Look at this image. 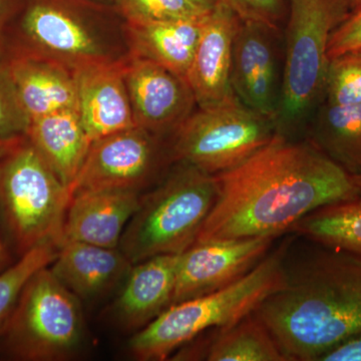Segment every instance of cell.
Returning <instances> with one entry per match:
<instances>
[{
    "instance_id": "obj_1",
    "label": "cell",
    "mask_w": 361,
    "mask_h": 361,
    "mask_svg": "<svg viewBox=\"0 0 361 361\" xmlns=\"http://www.w3.org/2000/svg\"><path fill=\"white\" fill-rule=\"evenodd\" d=\"M215 179L217 199L196 242L277 238L316 209L361 196L353 176L312 142L279 134Z\"/></svg>"
},
{
    "instance_id": "obj_2",
    "label": "cell",
    "mask_w": 361,
    "mask_h": 361,
    "mask_svg": "<svg viewBox=\"0 0 361 361\" xmlns=\"http://www.w3.org/2000/svg\"><path fill=\"white\" fill-rule=\"evenodd\" d=\"M291 240L283 286L255 313L287 361H319L361 334V256L310 239L307 249L297 254Z\"/></svg>"
},
{
    "instance_id": "obj_3",
    "label": "cell",
    "mask_w": 361,
    "mask_h": 361,
    "mask_svg": "<svg viewBox=\"0 0 361 361\" xmlns=\"http://www.w3.org/2000/svg\"><path fill=\"white\" fill-rule=\"evenodd\" d=\"M285 239L245 276L224 288L169 306L130 341L139 360H165L180 346L210 330L230 326L255 312L284 284Z\"/></svg>"
},
{
    "instance_id": "obj_4",
    "label": "cell",
    "mask_w": 361,
    "mask_h": 361,
    "mask_svg": "<svg viewBox=\"0 0 361 361\" xmlns=\"http://www.w3.org/2000/svg\"><path fill=\"white\" fill-rule=\"evenodd\" d=\"M350 13L348 0H290L277 134L294 139L324 102L330 37Z\"/></svg>"
},
{
    "instance_id": "obj_5",
    "label": "cell",
    "mask_w": 361,
    "mask_h": 361,
    "mask_svg": "<svg viewBox=\"0 0 361 361\" xmlns=\"http://www.w3.org/2000/svg\"><path fill=\"white\" fill-rule=\"evenodd\" d=\"M217 195L215 176L177 161L155 189L142 195L118 248L133 265L158 255L182 254L196 242Z\"/></svg>"
},
{
    "instance_id": "obj_6",
    "label": "cell",
    "mask_w": 361,
    "mask_h": 361,
    "mask_svg": "<svg viewBox=\"0 0 361 361\" xmlns=\"http://www.w3.org/2000/svg\"><path fill=\"white\" fill-rule=\"evenodd\" d=\"M71 200L66 186L30 142L0 160V215L20 256L35 247L65 242Z\"/></svg>"
},
{
    "instance_id": "obj_7",
    "label": "cell",
    "mask_w": 361,
    "mask_h": 361,
    "mask_svg": "<svg viewBox=\"0 0 361 361\" xmlns=\"http://www.w3.org/2000/svg\"><path fill=\"white\" fill-rule=\"evenodd\" d=\"M13 357L56 361L73 357L85 336L80 298L52 274L37 271L23 287L4 334Z\"/></svg>"
},
{
    "instance_id": "obj_8",
    "label": "cell",
    "mask_w": 361,
    "mask_h": 361,
    "mask_svg": "<svg viewBox=\"0 0 361 361\" xmlns=\"http://www.w3.org/2000/svg\"><path fill=\"white\" fill-rule=\"evenodd\" d=\"M277 134L269 116L237 99L198 108L171 134L169 156L216 176L238 167Z\"/></svg>"
},
{
    "instance_id": "obj_9",
    "label": "cell",
    "mask_w": 361,
    "mask_h": 361,
    "mask_svg": "<svg viewBox=\"0 0 361 361\" xmlns=\"http://www.w3.org/2000/svg\"><path fill=\"white\" fill-rule=\"evenodd\" d=\"M159 137L134 127L92 142L70 188L71 196L82 192L141 191L163 161Z\"/></svg>"
},
{
    "instance_id": "obj_10",
    "label": "cell",
    "mask_w": 361,
    "mask_h": 361,
    "mask_svg": "<svg viewBox=\"0 0 361 361\" xmlns=\"http://www.w3.org/2000/svg\"><path fill=\"white\" fill-rule=\"evenodd\" d=\"M275 239L196 242L180 254L171 305L212 293L245 276L269 253Z\"/></svg>"
},
{
    "instance_id": "obj_11",
    "label": "cell",
    "mask_w": 361,
    "mask_h": 361,
    "mask_svg": "<svg viewBox=\"0 0 361 361\" xmlns=\"http://www.w3.org/2000/svg\"><path fill=\"white\" fill-rule=\"evenodd\" d=\"M123 68L137 127L158 137L171 135L196 110L186 78L174 71L135 54Z\"/></svg>"
},
{
    "instance_id": "obj_12",
    "label": "cell",
    "mask_w": 361,
    "mask_h": 361,
    "mask_svg": "<svg viewBox=\"0 0 361 361\" xmlns=\"http://www.w3.org/2000/svg\"><path fill=\"white\" fill-rule=\"evenodd\" d=\"M278 32L260 23L240 21L233 44L230 75L235 97L252 110L269 116L273 122L281 92Z\"/></svg>"
},
{
    "instance_id": "obj_13",
    "label": "cell",
    "mask_w": 361,
    "mask_h": 361,
    "mask_svg": "<svg viewBox=\"0 0 361 361\" xmlns=\"http://www.w3.org/2000/svg\"><path fill=\"white\" fill-rule=\"evenodd\" d=\"M240 21L222 1L204 16L200 37L186 78L197 108H209L235 97L230 75L233 44Z\"/></svg>"
},
{
    "instance_id": "obj_14",
    "label": "cell",
    "mask_w": 361,
    "mask_h": 361,
    "mask_svg": "<svg viewBox=\"0 0 361 361\" xmlns=\"http://www.w3.org/2000/svg\"><path fill=\"white\" fill-rule=\"evenodd\" d=\"M26 39L44 58L58 61L71 71L110 61L104 56L96 33L65 9L35 1L26 8L21 20Z\"/></svg>"
},
{
    "instance_id": "obj_15",
    "label": "cell",
    "mask_w": 361,
    "mask_h": 361,
    "mask_svg": "<svg viewBox=\"0 0 361 361\" xmlns=\"http://www.w3.org/2000/svg\"><path fill=\"white\" fill-rule=\"evenodd\" d=\"M77 82L78 114L92 142L137 127L123 63L106 61L73 71Z\"/></svg>"
},
{
    "instance_id": "obj_16",
    "label": "cell",
    "mask_w": 361,
    "mask_h": 361,
    "mask_svg": "<svg viewBox=\"0 0 361 361\" xmlns=\"http://www.w3.org/2000/svg\"><path fill=\"white\" fill-rule=\"evenodd\" d=\"M142 197L133 190L73 195L66 213L65 242L118 248L128 223L141 205Z\"/></svg>"
},
{
    "instance_id": "obj_17",
    "label": "cell",
    "mask_w": 361,
    "mask_h": 361,
    "mask_svg": "<svg viewBox=\"0 0 361 361\" xmlns=\"http://www.w3.org/2000/svg\"><path fill=\"white\" fill-rule=\"evenodd\" d=\"M179 257L158 255L132 266L115 305L126 329H142L171 305Z\"/></svg>"
},
{
    "instance_id": "obj_18",
    "label": "cell",
    "mask_w": 361,
    "mask_h": 361,
    "mask_svg": "<svg viewBox=\"0 0 361 361\" xmlns=\"http://www.w3.org/2000/svg\"><path fill=\"white\" fill-rule=\"evenodd\" d=\"M132 266L120 248L66 241L49 269L78 298L92 299L127 277Z\"/></svg>"
},
{
    "instance_id": "obj_19",
    "label": "cell",
    "mask_w": 361,
    "mask_h": 361,
    "mask_svg": "<svg viewBox=\"0 0 361 361\" xmlns=\"http://www.w3.org/2000/svg\"><path fill=\"white\" fill-rule=\"evenodd\" d=\"M7 68L30 122L59 111H78L77 82L68 66L44 56H25Z\"/></svg>"
},
{
    "instance_id": "obj_20",
    "label": "cell",
    "mask_w": 361,
    "mask_h": 361,
    "mask_svg": "<svg viewBox=\"0 0 361 361\" xmlns=\"http://www.w3.org/2000/svg\"><path fill=\"white\" fill-rule=\"evenodd\" d=\"M26 135L59 179L71 188L92 142L78 111H59L35 118Z\"/></svg>"
},
{
    "instance_id": "obj_21",
    "label": "cell",
    "mask_w": 361,
    "mask_h": 361,
    "mask_svg": "<svg viewBox=\"0 0 361 361\" xmlns=\"http://www.w3.org/2000/svg\"><path fill=\"white\" fill-rule=\"evenodd\" d=\"M205 16L194 20L128 23L133 54L155 61L186 78Z\"/></svg>"
},
{
    "instance_id": "obj_22",
    "label": "cell",
    "mask_w": 361,
    "mask_h": 361,
    "mask_svg": "<svg viewBox=\"0 0 361 361\" xmlns=\"http://www.w3.org/2000/svg\"><path fill=\"white\" fill-rule=\"evenodd\" d=\"M307 140L349 175H361V104L323 102L308 122Z\"/></svg>"
},
{
    "instance_id": "obj_23",
    "label": "cell",
    "mask_w": 361,
    "mask_h": 361,
    "mask_svg": "<svg viewBox=\"0 0 361 361\" xmlns=\"http://www.w3.org/2000/svg\"><path fill=\"white\" fill-rule=\"evenodd\" d=\"M204 342L201 357L209 361H287L269 329L255 312Z\"/></svg>"
},
{
    "instance_id": "obj_24",
    "label": "cell",
    "mask_w": 361,
    "mask_h": 361,
    "mask_svg": "<svg viewBox=\"0 0 361 361\" xmlns=\"http://www.w3.org/2000/svg\"><path fill=\"white\" fill-rule=\"evenodd\" d=\"M290 232L361 256V196L316 209L294 224Z\"/></svg>"
},
{
    "instance_id": "obj_25",
    "label": "cell",
    "mask_w": 361,
    "mask_h": 361,
    "mask_svg": "<svg viewBox=\"0 0 361 361\" xmlns=\"http://www.w3.org/2000/svg\"><path fill=\"white\" fill-rule=\"evenodd\" d=\"M56 254V247H35L0 272V336L4 334L23 287L37 271L51 265Z\"/></svg>"
},
{
    "instance_id": "obj_26",
    "label": "cell",
    "mask_w": 361,
    "mask_h": 361,
    "mask_svg": "<svg viewBox=\"0 0 361 361\" xmlns=\"http://www.w3.org/2000/svg\"><path fill=\"white\" fill-rule=\"evenodd\" d=\"M324 102L361 104V49L330 59Z\"/></svg>"
},
{
    "instance_id": "obj_27",
    "label": "cell",
    "mask_w": 361,
    "mask_h": 361,
    "mask_svg": "<svg viewBox=\"0 0 361 361\" xmlns=\"http://www.w3.org/2000/svg\"><path fill=\"white\" fill-rule=\"evenodd\" d=\"M128 23H161L202 18L209 11L190 0H116Z\"/></svg>"
},
{
    "instance_id": "obj_28",
    "label": "cell",
    "mask_w": 361,
    "mask_h": 361,
    "mask_svg": "<svg viewBox=\"0 0 361 361\" xmlns=\"http://www.w3.org/2000/svg\"><path fill=\"white\" fill-rule=\"evenodd\" d=\"M30 118L20 103L7 66H0V137L18 139L27 133Z\"/></svg>"
},
{
    "instance_id": "obj_29",
    "label": "cell",
    "mask_w": 361,
    "mask_h": 361,
    "mask_svg": "<svg viewBox=\"0 0 361 361\" xmlns=\"http://www.w3.org/2000/svg\"><path fill=\"white\" fill-rule=\"evenodd\" d=\"M232 9L241 21L264 25L279 30L285 14L284 0H220Z\"/></svg>"
},
{
    "instance_id": "obj_30",
    "label": "cell",
    "mask_w": 361,
    "mask_h": 361,
    "mask_svg": "<svg viewBox=\"0 0 361 361\" xmlns=\"http://www.w3.org/2000/svg\"><path fill=\"white\" fill-rule=\"evenodd\" d=\"M361 49V8L350 13L330 37L327 56L329 59L344 52Z\"/></svg>"
},
{
    "instance_id": "obj_31",
    "label": "cell",
    "mask_w": 361,
    "mask_h": 361,
    "mask_svg": "<svg viewBox=\"0 0 361 361\" xmlns=\"http://www.w3.org/2000/svg\"><path fill=\"white\" fill-rule=\"evenodd\" d=\"M319 361H361V334L330 349Z\"/></svg>"
},
{
    "instance_id": "obj_32",
    "label": "cell",
    "mask_w": 361,
    "mask_h": 361,
    "mask_svg": "<svg viewBox=\"0 0 361 361\" xmlns=\"http://www.w3.org/2000/svg\"><path fill=\"white\" fill-rule=\"evenodd\" d=\"M18 139L6 140L0 137V160L18 144Z\"/></svg>"
},
{
    "instance_id": "obj_33",
    "label": "cell",
    "mask_w": 361,
    "mask_h": 361,
    "mask_svg": "<svg viewBox=\"0 0 361 361\" xmlns=\"http://www.w3.org/2000/svg\"><path fill=\"white\" fill-rule=\"evenodd\" d=\"M9 264V254L6 250V247L2 242L1 237H0V272L6 269Z\"/></svg>"
},
{
    "instance_id": "obj_34",
    "label": "cell",
    "mask_w": 361,
    "mask_h": 361,
    "mask_svg": "<svg viewBox=\"0 0 361 361\" xmlns=\"http://www.w3.org/2000/svg\"><path fill=\"white\" fill-rule=\"evenodd\" d=\"M190 1L207 11H210L219 4L220 0H190Z\"/></svg>"
},
{
    "instance_id": "obj_35",
    "label": "cell",
    "mask_w": 361,
    "mask_h": 361,
    "mask_svg": "<svg viewBox=\"0 0 361 361\" xmlns=\"http://www.w3.org/2000/svg\"><path fill=\"white\" fill-rule=\"evenodd\" d=\"M9 1L8 0H0V30L6 21L7 13H8Z\"/></svg>"
},
{
    "instance_id": "obj_36",
    "label": "cell",
    "mask_w": 361,
    "mask_h": 361,
    "mask_svg": "<svg viewBox=\"0 0 361 361\" xmlns=\"http://www.w3.org/2000/svg\"><path fill=\"white\" fill-rule=\"evenodd\" d=\"M351 13L360 11L361 8V0H348Z\"/></svg>"
},
{
    "instance_id": "obj_37",
    "label": "cell",
    "mask_w": 361,
    "mask_h": 361,
    "mask_svg": "<svg viewBox=\"0 0 361 361\" xmlns=\"http://www.w3.org/2000/svg\"><path fill=\"white\" fill-rule=\"evenodd\" d=\"M353 178H355L356 185H357L358 189H360L361 194V175L355 176Z\"/></svg>"
}]
</instances>
